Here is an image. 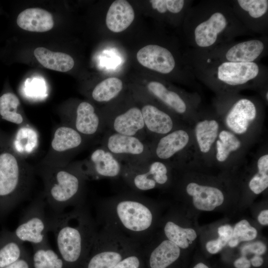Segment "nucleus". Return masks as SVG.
Wrapping results in <instances>:
<instances>
[{
	"mask_svg": "<svg viewBox=\"0 0 268 268\" xmlns=\"http://www.w3.org/2000/svg\"><path fill=\"white\" fill-rule=\"evenodd\" d=\"M97 223L108 227L142 246L152 238L156 213L153 202L132 193L120 194L100 201Z\"/></svg>",
	"mask_w": 268,
	"mask_h": 268,
	"instance_id": "1",
	"label": "nucleus"
},
{
	"mask_svg": "<svg viewBox=\"0 0 268 268\" xmlns=\"http://www.w3.org/2000/svg\"><path fill=\"white\" fill-rule=\"evenodd\" d=\"M59 254L67 268H80L88 258L97 234V223L84 204L49 216Z\"/></svg>",
	"mask_w": 268,
	"mask_h": 268,
	"instance_id": "2",
	"label": "nucleus"
},
{
	"mask_svg": "<svg viewBox=\"0 0 268 268\" xmlns=\"http://www.w3.org/2000/svg\"><path fill=\"white\" fill-rule=\"evenodd\" d=\"M41 173L45 185L43 197L54 213L84 204L86 180L68 164L46 167Z\"/></svg>",
	"mask_w": 268,
	"mask_h": 268,
	"instance_id": "3",
	"label": "nucleus"
},
{
	"mask_svg": "<svg viewBox=\"0 0 268 268\" xmlns=\"http://www.w3.org/2000/svg\"><path fill=\"white\" fill-rule=\"evenodd\" d=\"M34 170L13 151L0 152V216L12 210L28 193Z\"/></svg>",
	"mask_w": 268,
	"mask_h": 268,
	"instance_id": "4",
	"label": "nucleus"
},
{
	"mask_svg": "<svg viewBox=\"0 0 268 268\" xmlns=\"http://www.w3.org/2000/svg\"><path fill=\"white\" fill-rule=\"evenodd\" d=\"M141 245L112 229L98 230L84 268H114Z\"/></svg>",
	"mask_w": 268,
	"mask_h": 268,
	"instance_id": "5",
	"label": "nucleus"
},
{
	"mask_svg": "<svg viewBox=\"0 0 268 268\" xmlns=\"http://www.w3.org/2000/svg\"><path fill=\"white\" fill-rule=\"evenodd\" d=\"M121 177L134 191H147L166 185L169 169L165 162L152 158L138 164H124Z\"/></svg>",
	"mask_w": 268,
	"mask_h": 268,
	"instance_id": "6",
	"label": "nucleus"
},
{
	"mask_svg": "<svg viewBox=\"0 0 268 268\" xmlns=\"http://www.w3.org/2000/svg\"><path fill=\"white\" fill-rule=\"evenodd\" d=\"M43 196L34 201L25 211L13 233L21 243L29 242L39 245L48 241L50 231L49 216L45 210Z\"/></svg>",
	"mask_w": 268,
	"mask_h": 268,
	"instance_id": "7",
	"label": "nucleus"
},
{
	"mask_svg": "<svg viewBox=\"0 0 268 268\" xmlns=\"http://www.w3.org/2000/svg\"><path fill=\"white\" fill-rule=\"evenodd\" d=\"M101 146L123 164H138L152 158L149 142L134 136L108 131L102 137Z\"/></svg>",
	"mask_w": 268,
	"mask_h": 268,
	"instance_id": "8",
	"label": "nucleus"
},
{
	"mask_svg": "<svg viewBox=\"0 0 268 268\" xmlns=\"http://www.w3.org/2000/svg\"><path fill=\"white\" fill-rule=\"evenodd\" d=\"M68 165L86 180L115 179L121 177L124 164L114 155L100 146L85 159Z\"/></svg>",
	"mask_w": 268,
	"mask_h": 268,
	"instance_id": "9",
	"label": "nucleus"
},
{
	"mask_svg": "<svg viewBox=\"0 0 268 268\" xmlns=\"http://www.w3.org/2000/svg\"><path fill=\"white\" fill-rule=\"evenodd\" d=\"M230 24V17L226 10H210L196 22L193 28L192 36L195 45L201 49L214 46L226 32Z\"/></svg>",
	"mask_w": 268,
	"mask_h": 268,
	"instance_id": "10",
	"label": "nucleus"
},
{
	"mask_svg": "<svg viewBox=\"0 0 268 268\" xmlns=\"http://www.w3.org/2000/svg\"><path fill=\"white\" fill-rule=\"evenodd\" d=\"M62 124L75 130L88 140L102 134L106 129L102 115L87 101L79 103L73 112L63 118Z\"/></svg>",
	"mask_w": 268,
	"mask_h": 268,
	"instance_id": "11",
	"label": "nucleus"
},
{
	"mask_svg": "<svg viewBox=\"0 0 268 268\" xmlns=\"http://www.w3.org/2000/svg\"><path fill=\"white\" fill-rule=\"evenodd\" d=\"M102 115L108 131L146 140L147 135L139 107L132 106L121 111L105 113Z\"/></svg>",
	"mask_w": 268,
	"mask_h": 268,
	"instance_id": "12",
	"label": "nucleus"
},
{
	"mask_svg": "<svg viewBox=\"0 0 268 268\" xmlns=\"http://www.w3.org/2000/svg\"><path fill=\"white\" fill-rule=\"evenodd\" d=\"M87 141V139L71 127L62 124L54 132L46 158L47 161L50 160L51 162L46 166L49 165L53 160L55 161L58 158L60 159L61 157L64 159L77 151Z\"/></svg>",
	"mask_w": 268,
	"mask_h": 268,
	"instance_id": "13",
	"label": "nucleus"
},
{
	"mask_svg": "<svg viewBox=\"0 0 268 268\" xmlns=\"http://www.w3.org/2000/svg\"><path fill=\"white\" fill-rule=\"evenodd\" d=\"M258 64L222 62L214 70V78L220 82L229 86L246 84L257 78L260 73Z\"/></svg>",
	"mask_w": 268,
	"mask_h": 268,
	"instance_id": "14",
	"label": "nucleus"
},
{
	"mask_svg": "<svg viewBox=\"0 0 268 268\" xmlns=\"http://www.w3.org/2000/svg\"><path fill=\"white\" fill-rule=\"evenodd\" d=\"M189 139L187 132L182 129H175L149 142L152 158L165 162L183 150Z\"/></svg>",
	"mask_w": 268,
	"mask_h": 268,
	"instance_id": "15",
	"label": "nucleus"
},
{
	"mask_svg": "<svg viewBox=\"0 0 268 268\" xmlns=\"http://www.w3.org/2000/svg\"><path fill=\"white\" fill-rule=\"evenodd\" d=\"M141 246L142 253L148 255L149 268H168L181 254V249L167 239L155 243L151 238Z\"/></svg>",
	"mask_w": 268,
	"mask_h": 268,
	"instance_id": "16",
	"label": "nucleus"
},
{
	"mask_svg": "<svg viewBox=\"0 0 268 268\" xmlns=\"http://www.w3.org/2000/svg\"><path fill=\"white\" fill-rule=\"evenodd\" d=\"M147 136L153 140L175 129V122L168 113L154 104L145 103L140 108Z\"/></svg>",
	"mask_w": 268,
	"mask_h": 268,
	"instance_id": "17",
	"label": "nucleus"
},
{
	"mask_svg": "<svg viewBox=\"0 0 268 268\" xmlns=\"http://www.w3.org/2000/svg\"><path fill=\"white\" fill-rule=\"evenodd\" d=\"M136 59L142 66L162 74L170 73L176 66L175 58L167 49L157 45H148L140 49Z\"/></svg>",
	"mask_w": 268,
	"mask_h": 268,
	"instance_id": "18",
	"label": "nucleus"
},
{
	"mask_svg": "<svg viewBox=\"0 0 268 268\" xmlns=\"http://www.w3.org/2000/svg\"><path fill=\"white\" fill-rule=\"evenodd\" d=\"M256 115L257 108L254 103L249 99L241 98L233 104L228 112L226 124L234 133L243 134L247 131Z\"/></svg>",
	"mask_w": 268,
	"mask_h": 268,
	"instance_id": "19",
	"label": "nucleus"
},
{
	"mask_svg": "<svg viewBox=\"0 0 268 268\" xmlns=\"http://www.w3.org/2000/svg\"><path fill=\"white\" fill-rule=\"evenodd\" d=\"M186 192L193 197L194 206L200 210L212 211L221 205L224 200L223 194L219 189L194 182L187 185Z\"/></svg>",
	"mask_w": 268,
	"mask_h": 268,
	"instance_id": "20",
	"label": "nucleus"
},
{
	"mask_svg": "<svg viewBox=\"0 0 268 268\" xmlns=\"http://www.w3.org/2000/svg\"><path fill=\"white\" fill-rule=\"evenodd\" d=\"M16 22L21 29L35 32L49 31L54 25L52 14L40 8H29L24 10L18 15Z\"/></svg>",
	"mask_w": 268,
	"mask_h": 268,
	"instance_id": "21",
	"label": "nucleus"
},
{
	"mask_svg": "<svg viewBox=\"0 0 268 268\" xmlns=\"http://www.w3.org/2000/svg\"><path fill=\"white\" fill-rule=\"evenodd\" d=\"M265 48L264 42L259 39H252L236 43L224 53L226 62L253 63L260 58Z\"/></svg>",
	"mask_w": 268,
	"mask_h": 268,
	"instance_id": "22",
	"label": "nucleus"
},
{
	"mask_svg": "<svg viewBox=\"0 0 268 268\" xmlns=\"http://www.w3.org/2000/svg\"><path fill=\"white\" fill-rule=\"evenodd\" d=\"M134 18V12L130 3L126 0H116L109 8L106 24L110 31L119 33L130 26Z\"/></svg>",
	"mask_w": 268,
	"mask_h": 268,
	"instance_id": "23",
	"label": "nucleus"
},
{
	"mask_svg": "<svg viewBox=\"0 0 268 268\" xmlns=\"http://www.w3.org/2000/svg\"><path fill=\"white\" fill-rule=\"evenodd\" d=\"M39 139L37 130L29 123L20 126L12 140L13 151L25 159L37 150Z\"/></svg>",
	"mask_w": 268,
	"mask_h": 268,
	"instance_id": "24",
	"label": "nucleus"
},
{
	"mask_svg": "<svg viewBox=\"0 0 268 268\" xmlns=\"http://www.w3.org/2000/svg\"><path fill=\"white\" fill-rule=\"evenodd\" d=\"M26 252L23 243L16 238L12 232L0 231V268L15 262Z\"/></svg>",
	"mask_w": 268,
	"mask_h": 268,
	"instance_id": "25",
	"label": "nucleus"
},
{
	"mask_svg": "<svg viewBox=\"0 0 268 268\" xmlns=\"http://www.w3.org/2000/svg\"><path fill=\"white\" fill-rule=\"evenodd\" d=\"M34 55L43 67L60 72H67L72 68L74 62L69 55L52 52L44 47H38L34 51Z\"/></svg>",
	"mask_w": 268,
	"mask_h": 268,
	"instance_id": "26",
	"label": "nucleus"
},
{
	"mask_svg": "<svg viewBox=\"0 0 268 268\" xmlns=\"http://www.w3.org/2000/svg\"><path fill=\"white\" fill-rule=\"evenodd\" d=\"M148 92L177 114H183L187 106L183 98L176 92L168 89L163 83L156 81L148 83Z\"/></svg>",
	"mask_w": 268,
	"mask_h": 268,
	"instance_id": "27",
	"label": "nucleus"
},
{
	"mask_svg": "<svg viewBox=\"0 0 268 268\" xmlns=\"http://www.w3.org/2000/svg\"><path fill=\"white\" fill-rule=\"evenodd\" d=\"M32 247L33 268H67L61 257L51 248L48 241Z\"/></svg>",
	"mask_w": 268,
	"mask_h": 268,
	"instance_id": "28",
	"label": "nucleus"
},
{
	"mask_svg": "<svg viewBox=\"0 0 268 268\" xmlns=\"http://www.w3.org/2000/svg\"><path fill=\"white\" fill-rule=\"evenodd\" d=\"M163 231L166 239L176 244L180 249H183L188 248L190 241H194L197 237L194 229L183 227L171 220L165 222L163 225Z\"/></svg>",
	"mask_w": 268,
	"mask_h": 268,
	"instance_id": "29",
	"label": "nucleus"
},
{
	"mask_svg": "<svg viewBox=\"0 0 268 268\" xmlns=\"http://www.w3.org/2000/svg\"><path fill=\"white\" fill-rule=\"evenodd\" d=\"M218 131L219 124L215 120H204L197 123L195 135L201 152H209L218 135Z\"/></svg>",
	"mask_w": 268,
	"mask_h": 268,
	"instance_id": "30",
	"label": "nucleus"
},
{
	"mask_svg": "<svg viewBox=\"0 0 268 268\" xmlns=\"http://www.w3.org/2000/svg\"><path fill=\"white\" fill-rule=\"evenodd\" d=\"M20 103L18 98L11 92L5 93L0 97V115L5 121L22 126L29 123L19 112Z\"/></svg>",
	"mask_w": 268,
	"mask_h": 268,
	"instance_id": "31",
	"label": "nucleus"
},
{
	"mask_svg": "<svg viewBox=\"0 0 268 268\" xmlns=\"http://www.w3.org/2000/svg\"><path fill=\"white\" fill-rule=\"evenodd\" d=\"M123 89L122 81L115 77L107 78L98 83L93 89L92 98L99 103H107L117 97Z\"/></svg>",
	"mask_w": 268,
	"mask_h": 268,
	"instance_id": "32",
	"label": "nucleus"
},
{
	"mask_svg": "<svg viewBox=\"0 0 268 268\" xmlns=\"http://www.w3.org/2000/svg\"><path fill=\"white\" fill-rule=\"evenodd\" d=\"M218 135L219 139L216 142V157L218 161L223 162L231 152L240 147L241 142L233 133L226 130H222Z\"/></svg>",
	"mask_w": 268,
	"mask_h": 268,
	"instance_id": "33",
	"label": "nucleus"
},
{
	"mask_svg": "<svg viewBox=\"0 0 268 268\" xmlns=\"http://www.w3.org/2000/svg\"><path fill=\"white\" fill-rule=\"evenodd\" d=\"M258 172L249 183L250 190L255 194H260L268 187V154L261 156L257 161Z\"/></svg>",
	"mask_w": 268,
	"mask_h": 268,
	"instance_id": "34",
	"label": "nucleus"
},
{
	"mask_svg": "<svg viewBox=\"0 0 268 268\" xmlns=\"http://www.w3.org/2000/svg\"><path fill=\"white\" fill-rule=\"evenodd\" d=\"M258 234L257 229L251 226L245 219L237 223L233 228L232 236L228 244L229 247L234 248L241 241H248L256 238Z\"/></svg>",
	"mask_w": 268,
	"mask_h": 268,
	"instance_id": "35",
	"label": "nucleus"
},
{
	"mask_svg": "<svg viewBox=\"0 0 268 268\" xmlns=\"http://www.w3.org/2000/svg\"><path fill=\"white\" fill-rule=\"evenodd\" d=\"M238 6L252 19L258 20L266 16L268 11L267 0H238Z\"/></svg>",
	"mask_w": 268,
	"mask_h": 268,
	"instance_id": "36",
	"label": "nucleus"
},
{
	"mask_svg": "<svg viewBox=\"0 0 268 268\" xmlns=\"http://www.w3.org/2000/svg\"><path fill=\"white\" fill-rule=\"evenodd\" d=\"M149 2L152 7L160 13L167 11L178 13L183 10L186 2L183 0H151Z\"/></svg>",
	"mask_w": 268,
	"mask_h": 268,
	"instance_id": "37",
	"label": "nucleus"
},
{
	"mask_svg": "<svg viewBox=\"0 0 268 268\" xmlns=\"http://www.w3.org/2000/svg\"><path fill=\"white\" fill-rule=\"evenodd\" d=\"M141 246L123 259L114 268H142Z\"/></svg>",
	"mask_w": 268,
	"mask_h": 268,
	"instance_id": "38",
	"label": "nucleus"
},
{
	"mask_svg": "<svg viewBox=\"0 0 268 268\" xmlns=\"http://www.w3.org/2000/svg\"><path fill=\"white\" fill-rule=\"evenodd\" d=\"M266 250V246L263 242L257 241L244 246L242 249V253L244 255L246 253H251L260 256L264 254Z\"/></svg>",
	"mask_w": 268,
	"mask_h": 268,
	"instance_id": "39",
	"label": "nucleus"
},
{
	"mask_svg": "<svg viewBox=\"0 0 268 268\" xmlns=\"http://www.w3.org/2000/svg\"><path fill=\"white\" fill-rule=\"evenodd\" d=\"M3 268H33L32 257L27 252L19 259Z\"/></svg>",
	"mask_w": 268,
	"mask_h": 268,
	"instance_id": "40",
	"label": "nucleus"
},
{
	"mask_svg": "<svg viewBox=\"0 0 268 268\" xmlns=\"http://www.w3.org/2000/svg\"><path fill=\"white\" fill-rule=\"evenodd\" d=\"M226 242L218 237L217 239L207 242L205 247L207 251L209 253L214 254L221 251L226 246Z\"/></svg>",
	"mask_w": 268,
	"mask_h": 268,
	"instance_id": "41",
	"label": "nucleus"
},
{
	"mask_svg": "<svg viewBox=\"0 0 268 268\" xmlns=\"http://www.w3.org/2000/svg\"><path fill=\"white\" fill-rule=\"evenodd\" d=\"M217 231L219 237L227 243L232 237L233 228L229 224H225L219 227Z\"/></svg>",
	"mask_w": 268,
	"mask_h": 268,
	"instance_id": "42",
	"label": "nucleus"
},
{
	"mask_svg": "<svg viewBox=\"0 0 268 268\" xmlns=\"http://www.w3.org/2000/svg\"><path fill=\"white\" fill-rule=\"evenodd\" d=\"M234 266L236 268H250L251 262L245 256H242L235 261Z\"/></svg>",
	"mask_w": 268,
	"mask_h": 268,
	"instance_id": "43",
	"label": "nucleus"
},
{
	"mask_svg": "<svg viewBox=\"0 0 268 268\" xmlns=\"http://www.w3.org/2000/svg\"><path fill=\"white\" fill-rule=\"evenodd\" d=\"M259 222L263 225H268V210H262L258 216Z\"/></svg>",
	"mask_w": 268,
	"mask_h": 268,
	"instance_id": "44",
	"label": "nucleus"
},
{
	"mask_svg": "<svg viewBox=\"0 0 268 268\" xmlns=\"http://www.w3.org/2000/svg\"><path fill=\"white\" fill-rule=\"evenodd\" d=\"M251 264L254 267H259L261 266L263 263V259L259 255H255L250 261Z\"/></svg>",
	"mask_w": 268,
	"mask_h": 268,
	"instance_id": "45",
	"label": "nucleus"
},
{
	"mask_svg": "<svg viewBox=\"0 0 268 268\" xmlns=\"http://www.w3.org/2000/svg\"><path fill=\"white\" fill-rule=\"evenodd\" d=\"M194 268H209L206 265L202 263L197 264Z\"/></svg>",
	"mask_w": 268,
	"mask_h": 268,
	"instance_id": "46",
	"label": "nucleus"
},
{
	"mask_svg": "<svg viewBox=\"0 0 268 268\" xmlns=\"http://www.w3.org/2000/svg\"><path fill=\"white\" fill-rule=\"evenodd\" d=\"M266 98L267 99V100L268 101V92H267V93H266Z\"/></svg>",
	"mask_w": 268,
	"mask_h": 268,
	"instance_id": "47",
	"label": "nucleus"
}]
</instances>
